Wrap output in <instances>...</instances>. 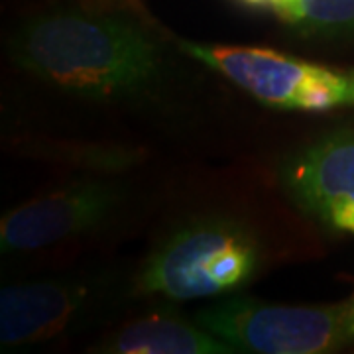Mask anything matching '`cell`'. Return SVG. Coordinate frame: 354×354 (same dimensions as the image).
Returning <instances> with one entry per match:
<instances>
[{
	"instance_id": "cell-1",
	"label": "cell",
	"mask_w": 354,
	"mask_h": 354,
	"mask_svg": "<svg viewBox=\"0 0 354 354\" xmlns=\"http://www.w3.org/2000/svg\"><path fill=\"white\" fill-rule=\"evenodd\" d=\"M144 18L62 8L26 20L8 51L28 75L95 101H136L167 75L164 48Z\"/></svg>"
},
{
	"instance_id": "cell-2",
	"label": "cell",
	"mask_w": 354,
	"mask_h": 354,
	"mask_svg": "<svg viewBox=\"0 0 354 354\" xmlns=\"http://www.w3.org/2000/svg\"><path fill=\"white\" fill-rule=\"evenodd\" d=\"M260 248L246 228L225 218H201L169 234L136 279L142 295L174 301L215 297L256 276Z\"/></svg>"
},
{
	"instance_id": "cell-3",
	"label": "cell",
	"mask_w": 354,
	"mask_h": 354,
	"mask_svg": "<svg viewBox=\"0 0 354 354\" xmlns=\"http://www.w3.org/2000/svg\"><path fill=\"white\" fill-rule=\"evenodd\" d=\"M177 46L266 106L295 113L354 109V67L315 64L258 46L187 39H179Z\"/></svg>"
},
{
	"instance_id": "cell-4",
	"label": "cell",
	"mask_w": 354,
	"mask_h": 354,
	"mask_svg": "<svg viewBox=\"0 0 354 354\" xmlns=\"http://www.w3.org/2000/svg\"><path fill=\"white\" fill-rule=\"evenodd\" d=\"M193 319L244 353L323 354L354 342V297L309 307L236 297L199 309Z\"/></svg>"
},
{
	"instance_id": "cell-5",
	"label": "cell",
	"mask_w": 354,
	"mask_h": 354,
	"mask_svg": "<svg viewBox=\"0 0 354 354\" xmlns=\"http://www.w3.org/2000/svg\"><path fill=\"white\" fill-rule=\"evenodd\" d=\"M127 189L114 181H81L22 203L2 216V254L34 252L95 232L122 211Z\"/></svg>"
},
{
	"instance_id": "cell-6",
	"label": "cell",
	"mask_w": 354,
	"mask_h": 354,
	"mask_svg": "<svg viewBox=\"0 0 354 354\" xmlns=\"http://www.w3.org/2000/svg\"><path fill=\"white\" fill-rule=\"evenodd\" d=\"M279 181L305 215L353 232L354 128L327 132L297 150L281 165Z\"/></svg>"
},
{
	"instance_id": "cell-7",
	"label": "cell",
	"mask_w": 354,
	"mask_h": 354,
	"mask_svg": "<svg viewBox=\"0 0 354 354\" xmlns=\"http://www.w3.org/2000/svg\"><path fill=\"white\" fill-rule=\"evenodd\" d=\"M102 283L57 276L8 283L0 291V344L4 351L38 346L75 325L99 299Z\"/></svg>"
},
{
	"instance_id": "cell-8",
	"label": "cell",
	"mask_w": 354,
	"mask_h": 354,
	"mask_svg": "<svg viewBox=\"0 0 354 354\" xmlns=\"http://www.w3.org/2000/svg\"><path fill=\"white\" fill-rule=\"evenodd\" d=\"M97 353L114 354H230L236 348L201 327L171 313H150L102 341Z\"/></svg>"
},
{
	"instance_id": "cell-9",
	"label": "cell",
	"mask_w": 354,
	"mask_h": 354,
	"mask_svg": "<svg viewBox=\"0 0 354 354\" xmlns=\"http://www.w3.org/2000/svg\"><path fill=\"white\" fill-rule=\"evenodd\" d=\"M268 8L297 38L354 48V0H270Z\"/></svg>"
},
{
	"instance_id": "cell-10",
	"label": "cell",
	"mask_w": 354,
	"mask_h": 354,
	"mask_svg": "<svg viewBox=\"0 0 354 354\" xmlns=\"http://www.w3.org/2000/svg\"><path fill=\"white\" fill-rule=\"evenodd\" d=\"M81 6L88 10H99V12H128L144 18L146 22H152V16L148 14L142 0H81Z\"/></svg>"
},
{
	"instance_id": "cell-11",
	"label": "cell",
	"mask_w": 354,
	"mask_h": 354,
	"mask_svg": "<svg viewBox=\"0 0 354 354\" xmlns=\"http://www.w3.org/2000/svg\"><path fill=\"white\" fill-rule=\"evenodd\" d=\"M353 232H354V228H353Z\"/></svg>"
}]
</instances>
